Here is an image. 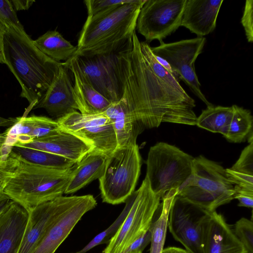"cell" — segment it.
Listing matches in <instances>:
<instances>
[{
    "mask_svg": "<svg viewBox=\"0 0 253 253\" xmlns=\"http://www.w3.org/2000/svg\"><path fill=\"white\" fill-rule=\"evenodd\" d=\"M186 0H146L137 19L138 32L147 42L155 40L163 42L181 26Z\"/></svg>",
    "mask_w": 253,
    "mask_h": 253,
    "instance_id": "30bf717a",
    "label": "cell"
},
{
    "mask_svg": "<svg viewBox=\"0 0 253 253\" xmlns=\"http://www.w3.org/2000/svg\"><path fill=\"white\" fill-rule=\"evenodd\" d=\"M208 212L177 195L172 201L168 228L173 238L189 253H203L202 223Z\"/></svg>",
    "mask_w": 253,
    "mask_h": 253,
    "instance_id": "7c38bea8",
    "label": "cell"
},
{
    "mask_svg": "<svg viewBox=\"0 0 253 253\" xmlns=\"http://www.w3.org/2000/svg\"><path fill=\"white\" fill-rule=\"evenodd\" d=\"M125 203L126 205L122 211L109 227L95 236L81 250L71 253H86L96 246L108 243L116 233L127 213L129 209V203L127 200H126Z\"/></svg>",
    "mask_w": 253,
    "mask_h": 253,
    "instance_id": "f546056e",
    "label": "cell"
},
{
    "mask_svg": "<svg viewBox=\"0 0 253 253\" xmlns=\"http://www.w3.org/2000/svg\"><path fill=\"white\" fill-rule=\"evenodd\" d=\"M185 185H196L207 192L219 206L234 199V187L229 180L225 169L202 155L194 158L192 173L183 186Z\"/></svg>",
    "mask_w": 253,
    "mask_h": 253,
    "instance_id": "5bb4252c",
    "label": "cell"
},
{
    "mask_svg": "<svg viewBox=\"0 0 253 253\" xmlns=\"http://www.w3.org/2000/svg\"><path fill=\"white\" fill-rule=\"evenodd\" d=\"M142 253V252H141V253Z\"/></svg>",
    "mask_w": 253,
    "mask_h": 253,
    "instance_id": "c3c4849f",
    "label": "cell"
},
{
    "mask_svg": "<svg viewBox=\"0 0 253 253\" xmlns=\"http://www.w3.org/2000/svg\"><path fill=\"white\" fill-rule=\"evenodd\" d=\"M174 253H189L185 249L173 247Z\"/></svg>",
    "mask_w": 253,
    "mask_h": 253,
    "instance_id": "bcb514c9",
    "label": "cell"
},
{
    "mask_svg": "<svg viewBox=\"0 0 253 253\" xmlns=\"http://www.w3.org/2000/svg\"><path fill=\"white\" fill-rule=\"evenodd\" d=\"M142 165L137 143L117 148L108 158L103 175L98 179L103 202L125 203L134 191Z\"/></svg>",
    "mask_w": 253,
    "mask_h": 253,
    "instance_id": "8992f818",
    "label": "cell"
},
{
    "mask_svg": "<svg viewBox=\"0 0 253 253\" xmlns=\"http://www.w3.org/2000/svg\"><path fill=\"white\" fill-rule=\"evenodd\" d=\"M11 200L7 199L0 203V217L8 207Z\"/></svg>",
    "mask_w": 253,
    "mask_h": 253,
    "instance_id": "ee69618b",
    "label": "cell"
},
{
    "mask_svg": "<svg viewBox=\"0 0 253 253\" xmlns=\"http://www.w3.org/2000/svg\"><path fill=\"white\" fill-rule=\"evenodd\" d=\"M233 232L245 248L247 253H253V222L245 217L236 221Z\"/></svg>",
    "mask_w": 253,
    "mask_h": 253,
    "instance_id": "4dcf8cb0",
    "label": "cell"
},
{
    "mask_svg": "<svg viewBox=\"0 0 253 253\" xmlns=\"http://www.w3.org/2000/svg\"><path fill=\"white\" fill-rule=\"evenodd\" d=\"M225 171L229 180L233 185L253 191V175L235 171L230 168L226 169Z\"/></svg>",
    "mask_w": 253,
    "mask_h": 253,
    "instance_id": "d590c367",
    "label": "cell"
},
{
    "mask_svg": "<svg viewBox=\"0 0 253 253\" xmlns=\"http://www.w3.org/2000/svg\"><path fill=\"white\" fill-rule=\"evenodd\" d=\"M125 49L109 53L75 55L80 68L88 82L111 102L120 100L123 96L119 60Z\"/></svg>",
    "mask_w": 253,
    "mask_h": 253,
    "instance_id": "8fae6325",
    "label": "cell"
},
{
    "mask_svg": "<svg viewBox=\"0 0 253 253\" xmlns=\"http://www.w3.org/2000/svg\"><path fill=\"white\" fill-rule=\"evenodd\" d=\"M16 118H9L8 119L0 117V127H10L16 122Z\"/></svg>",
    "mask_w": 253,
    "mask_h": 253,
    "instance_id": "7bdbcfd3",
    "label": "cell"
},
{
    "mask_svg": "<svg viewBox=\"0 0 253 253\" xmlns=\"http://www.w3.org/2000/svg\"><path fill=\"white\" fill-rule=\"evenodd\" d=\"M206 42L205 38L197 37L170 43L162 42L157 46H150V49L155 56L166 60L179 80L183 81L192 92L208 107L212 104L208 101L201 91V85L194 65L196 60L202 52Z\"/></svg>",
    "mask_w": 253,
    "mask_h": 253,
    "instance_id": "ba28073f",
    "label": "cell"
},
{
    "mask_svg": "<svg viewBox=\"0 0 253 253\" xmlns=\"http://www.w3.org/2000/svg\"><path fill=\"white\" fill-rule=\"evenodd\" d=\"M234 108L221 106H208L197 117L198 127L213 133L222 134L225 137L233 115Z\"/></svg>",
    "mask_w": 253,
    "mask_h": 253,
    "instance_id": "d4e9b609",
    "label": "cell"
},
{
    "mask_svg": "<svg viewBox=\"0 0 253 253\" xmlns=\"http://www.w3.org/2000/svg\"><path fill=\"white\" fill-rule=\"evenodd\" d=\"M234 187L235 190L234 199L238 200V206L252 209L253 207V191L241 189L235 186Z\"/></svg>",
    "mask_w": 253,
    "mask_h": 253,
    "instance_id": "f35d334b",
    "label": "cell"
},
{
    "mask_svg": "<svg viewBox=\"0 0 253 253\" xmlns=\"http://www.w3.org/2000/svg\"><path fill=\"white\" fill-rule=\"evenodd\" d=\"M194 158L165 142L151 146L146 160V176L152 191L162 198L169 191L178 192L192 173Z\"/></svg>",
    "mask_w": 253,
    "mask_h": 253,
    "instance_id": "5b68a950",
    "label": "cell"
},
{
    "mask_svg": "<svg viewBox=\"0 0 253 253\" xmlns=\"http://www.w3.org/2000/svg\"><path fill=\"white\" fill-rule=\"evenodd\" d=\"M5 184H0V203L4 200L9 199L4 193Z\"/></svg>",
    "mask_w": 253,
    "mask_h": 253,
    "instance_id": "f6af8a7d",
    "label": "cell"
},
{
    "mask_svg": "<svg viewBox=\"0 0 253 253\" xmlns=\"http://www.w3.org/2000/svg\"><path fill=\"white\" fill-rule=\"evenodd\" d=\"M246 36L249 42L253 41V0H247L241 18Z\"/></svg>",
    "mask_w": 253,
    "mask_h": 253,
    "instance_id": "8d00e7d4",
    "label": "cell"
},
{
    "mask_svg": "<svg viewBox=\"0 0 253 253\" xmlns=\"http://www.w3.org/2000/svg\"><path fill=\"white\" fill-rule=\"evenodd\" d=\"M223 0H187L181 26L198 37H203L215 28L219 9Z\"/></svg>",
    "mask_w": 253,
    "mask_h": 253,
    "instance_id": "d6986e66",
    "label": "cell"
},
{
    "mask_svg": "<svg viewBox=\"0 0 253 253\" xmlns=\"http://www.w3.org/2000/svg\"><path fill=\"white\" fill-rule=\"evenodd\" d=\"M176 195L208 211H215L219 207L212 195L196 185L183 186Z\"/></svg>",
    "mask_w": 253,
    "mask_h": 253,
    "instance_id": "f1b7e54d",
    "label": "cell"
},
{
    "mask_svg": "<svg viewBox=\"0 0 253 253\" xmlns=\"http://www.w3.org/2000/svg\"><path fill=\"white\" fill-rule=\"evenodd\" d=\"M201 229L203 253H247L223 215L216 211L207 213Z\"/></svg>",
    "mask_w": 253,
    "mask_h": 253,
    "instance_id": "2e32d148",
    "label": "cell"
},
{
    "mask_svg": "<svg viewBox=\"0 0 253 253\" xmlns=\"http://www.w3.org/2000/svg\"><path fill=\"white\" fill-rule=\"evenodd\" d=\"M63 64L74 76L73 87L80 112L95 114L105 112L112 102L97 92L88 82L80 68L76 56H74Z\"/></svg>",
    "mask_w": 253,
    "mask_h": 253,
    "instance_id": "44dd1931",
    "label": "cell"
},
{
    "mask_svg": "<svg viewBox=\"0 0 253 253\" xmlns=\"http://www.w3.org/2000/svg\"><path fill=\"white\" fill-rule=\"evenodd\" d=\"M162 199L152 191L145 176L139 188L126 200L127 213L102 253H120L148 232Z\"/></svg>",
    "mask_w": 253,
    "mask_h": 253,
    "instance_id": "52a82bcc",
    "label": "cell"
},
{
    "mask_svg": "<svg viewBox=\"0 0 253 253\" xmlns=\"http://www.w3.org/2000/svg\"><path fill=\"white\" fill-rule=\"evenodd\" d=\"M233 115L225 137L228 141L240 143L253 136V118L250 110L236 105Z\"/></svg>",
    "mask_w": 253,
    "mask_h": 253,
    "instance_id": "83f0119b",
    "label": "cell"
},
{
    "mask_svg": "<svg viewBox=\"0 0 253 253\" xmlns=\"http://www.w3.org/2000/svg\"><path fill=\"white\" fill-rule=\"evenodd\" d=\"M3 54L4 64L13 73L29 106L23 116L38 103L54 77L61 63L57 62L42 52L24 29L5 28Z\"/></svg>",
    "mask_w": 253,
    "mask_h": 253,
    "instance_id": "7a4b0ae2",
    "label": "cell"
},
{
    "mask_svg": "<svg viewBox=\"0 0 253 253\" xmlns=\"http://www.w3.org/2000/svg\"><path fill=\"white\" fill-rule=\"evenodd\" d=\"M103 113L112 124L116 136L117 148L136 143L137 136L144 127L130 115L122 97L120 100L112 102Z\"/></svg>",
    "mask_w": 253,
    "mask_h": 253,
    "instance_id": "7402d4cb",
    "label": "cell"
},
{
    "mask_svg": "<svg viewBox=\"0 0 253 253\" xmlns=\"http://www.w3.org/2000/svg\"><path fill=\"white\" fill-rule=\"evenodd\" d=\"M29 218L28 210L11 200L0 217V253H18Z\"/></svg>",
    "mask_w": 253,
    "mask_h": 253,
    "instance_id": "ffe728a7",
    "label": "cell"
},
{
    "mask_svg": "<svg viewBox=\"0 0 253 253\" xmlns=\"http://www.w3.org/2000/svg\"><path fill=\"white\" fill-rule=\"evenodd\" d=\"M69 70L61 63L50 85L33 109L43 108L56 120L78 110Z\"/></svg>",
    "mask_w": 253,
    "mask_h": 253,
    "instance_id": "e0dca14e",
    "label": "cell"
},
{
    "mask_svg": "<svg viewBox=\"0 0 253 253\" xmlns=\"http://www.w3.org/2000/svg\"><path fill=\"white\" fill-rule=\"evenodd\" d=\"M19 162V157L12 151L0 155V184H5L13 175Z\"/></svg>",
    "mask_w": 253,
    "mask_h": 253,
    "instance_id": "d6a6232c",
    "label": "cell"
},
{
    "mask_svg": "<svg viewBox=\"0 0 253 253\" xmlns=\"http://www.w3.org/2000/svg\"><path fill=\"white\" fill-rule=\"evenodd\" d=\"M151 239V233L149 230L143 236L120 253H139L142 252L147 245L150 243Z\"/></svg>",
    "mask_w": 253,
    "mask_h": 253,
    "instance_id": "74e56055",
    "label": "cell"
},
{
    "mask_svg": "<svg viewBox=\"0 0 253 253\" xmlns=\"http://www.w3.org/2000/svg\"><path fill=\"white\" fill-rule=\"evenodd\" d=\"M12 152L26 162L50 168L68 169L73 167L75 164L60 156L28 147L14 146Z\"/></svg>",
    "mask_w": 253,
    "mask_h": 253,
    "instance_id": "4316f807",
    "label": "cell"
},
{
    "mask_svg": "<svg viewBox=\"0 0 253 253\" xmlns=\"http://www.w3.org/2000/svg\"><path fill=\"white\" fill-rule=\"evenodd\" d=\"M136 0H86L84 1L87 10V17L104 13L126 3H133Z\"/></svg>",
    "mask_w": 253,
    "mask_h": 253,
    "instance_id": "1f68e13d",
    "label": "cell"
},
{
    "mask_svg": "<svg viewBox=\"0 0 253 253\" xmlns=\"http://www.w3.org/2000/svg\"><path fill=\"white\" fill-rule=\"evenodd\" d=\"M3 191L11 200L28 210L62 196L73 167L60 169L35 165L20 159Z\"/></svg>",
    "mask_w": 253,
    "mask_h": 253,
    "instance_id": "277c9868",
    "label": "cell"
},
{
    "mask_svg": "<svg viewBox=\"0 0 253 253\" xmlns=\"http://www.w3.org/2000/svg\"><path fill=\"white\" fill-rule=\"evenodd\" d=\"M146 0H136L87 17L79 38L76 55H91L124 50L131 43L140 10Z\"/></svg>",
    "mask_w": 253,
    "mask_h": 253,
    "instance_id": "3957f363",
    "label": "cell"
},
{
    "mask_svg": "<svg viewBox=\"0 0 253 253\" xmlns=\"http://www.w3.org/2000/svg\"><path fill=\"white\" fill-rule=\"evenodd\" d=\"M239 172L253 175V141L242 151L236 162L230 168Z\"/></svg>",
    "mask_w": 253,
    "mask_h": 253,
    "instance_id": "e575fe53",
    "label": "cell"
},
{
    "mask_svg": "<svg viewBox=\"0 0 253 253\" xmlns=\"http://www.w3.org/2000/svg\"><path fill=\"white\" fill-rule=\"evenodd\" d=\"M119 70L122 98L130 115L144 127L171 123L195 126V100L179 81L156 60L150 46L140 42L134 31L132 42L123 51Z\"/></svg>",
    "mask_w": 253,
    "mask_h": 253,
    "instance_id": "6da1fadb",
    "label": "cell"
},
{
    "mask_svg": "<svg viewBox=\"0 0 253 253\" xmlns=\"http://www.w3.org/2000/svg\"><path fill=\"white\" fill-rule=\"evenodd\" d=\"M157 61L170 74H171L177 80L179 81V79L176 73L172 69L169 64L164 59L159 56H155Z\"/></svg>",
    "mask_w": 253,
    "mask_h": 253,
    "instance_id": "60d3db41",
    "label": "cell"
},
{
    "mask_svg": "<svg viewBox=\"0 0 253 253\" xmlns=\"http://www.w3.org/2000/svg\"><path fill=\"white\" fill-rule=\"evenodd\" d=\"M0 23L5 28L13 27L24 29L19 20L10 0H0Z\"/></svg>",
    "mask_w": 253,
    "mask_h": 253,
    "instance_id": "836d02e7",
    "label": "cell"
},
{
    "mask_svg": "<svg viewBox=\"0 0 253 253\" xmlns=\"http://www.w3.org/2000/svg\"><path fill=\"white\" fill-rule=\"evenodd\" d=\"M11 3L15 10L28 9L35 0H11Z\"/></svg>",
    "mask_w": 253,
    "mask_h": 253,
    "instance_id": "ab89813d",
    "label": "cell"
},
{
    "mask_svg": "<svg viewBox=\"0 0 253 253\" xmlns=\"http://www.w3.org/2000/svg\"><path fill=\"white\" fill-rule=\"evenodd\" d=\"M60 128L83 139L92 151L110 157L117 148L112 124L104 113L84 114L77 111L56 120Z\"/></svg>",
    "mask_w": 253,
    "mask_h": 253,
    "instance_id": "9c48e42d",
    "label": "cell"
},
{
    "mask_svg": "<svg viewBox=\"0 0 253 253\" xmlns=\"http://www.w3.org/2000/svg\"><path fill=\"white\" fill-rule=\"evenodd\" d=\"M177 193V190L169 191L162 198V203H160L158 209L159 214L155 221L153 219L149 229L151 233L149 253H162L166 238L169 213Z\"/></svg>",
    "mask_w": 253,
    "mask_h": 253,
    "instance_id": "484cf974",
    "label": "cell"
},
{
    "mask_svg": "<svg viewBox=\"0 0 253 253\" xmlns=\"http://www.w3.org/2000/svg\"><path fill=\"white\" fill-rule=\"evenodd\" d=\"M108 158L91 151L75 163L64 193H74L103 174Z\"/></svg>",
    "mask_w": 253,
    "mask_h": 253,
    "instance_id": "603a6c76",
    "label": "cell"
},
{
    "mask_svg": "<svg viewBox=\"0 0 253 253\" xmlns=\"http://www.w3.org/2000/svg\"><path fill=\"white\" fill-rule=\"evenodd\" d=\"M1 154H2V152H1V148H0V155Z\"/></svg>",
    "mask_w": 253,
    "mask_h": 253,
    "instance_id": "7dc6e473",
    "label": "cell"
},
{
    "mask_svg": "<svg viewBox=\"0 0 253 253\" xmlns=\"http://www.w3.org/2000/svg\"><path fill=\"white\" fill-rule=\"evenodd\" d=\"M17 146L45 151L66 158L75 163L79 162L93 147L75 135L61 129L56 134L34 140Z\"/></svg>",
    "mask_w": 253,
    "mask_h": 253,
    "instance_id": "ac0fdd59",
    "label": "cell"
},
{
    "mask_svg": "<svg viewBox=\"0 0 253 253\" xmlns=\"http://www.w3.org/2000/svg\"><path fill=\"white\" fill-rule=\"evenodd\" d=\"M96 205L92 195L80 196L79 200L51 226L31 253H54L82 217Z\"/></svg>",
    "mask_w": 253,
    "mask_h": 253,
    "instance_id": "9a60e30c",
    "label": "cell"
},
{
    "mask_svg": "<svg viewBox=\"0 0 253 253\" xmlns=\"http://www.w3.org/2000/svg\"><path fill=\"white\" fill-rule=\"evenodd\" d=\"M61 196L28 210L29 218L18 253H31L51 226L79 199Z\"/></svg>",
    "mask_w": 253,
    "mask_h": 253,
    "instance_id": "4fadbf2b",
    "label": "cell"
},
{
    "mask_svg": "<svg viewBox=\"0 0 253 253\" xmlns=\"http://www.w3.org/2000/svg\"><path fill=\"white\" fill-rule=\"evenodd\" d=\"M33 42L42 52L57 62H66L77 52V47L56 30L47 31Z\"/></svg>",
    "mask_w": 253,
    "mask_h": 253,
    "instance_id": "cb8c5ba5",
    "label": "cell"
},
{
    "mask_svg": "<svg viewBox=\"0 0 253 253\" xmlns=\"http://www.w3.org/2000/svg\"><path fill=\"white\" fill-rule=\"evenodd\" d=\"M5 31V28L0 23V63L1 64H4V60L3 54V44Z\"/></svg>",
    "mask_w": 253,
    "mask_h": 253,
    "instance_id": "b9f144b4",
    "label": "cell"
}]
</instances>
